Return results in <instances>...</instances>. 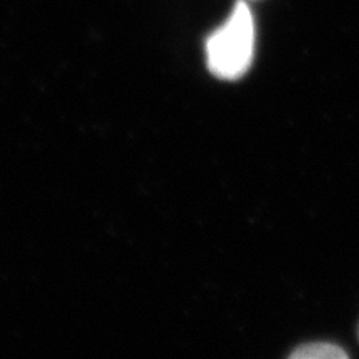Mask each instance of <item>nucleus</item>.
<instances>
[{
  "instance_id": "nucleus-1",
  "label": "nucleus",
  "mask_w": 359,
  "mask_h": 359,
  "mask_svg": "<svg viewBox=\"0 0 359 359\" xmlns=\"http://www.w3.org/2000/svg\"><path fill=\"white\" fill-rule=\"evenodd\" d=\"M255 55V20L245 2L206 40V64L215 77L236 80L248 72Z\"/></svg>"
},
{
  "instance_id": "nucleus-2",
  "label": "nucleus",
  "mask_w": 359,
  "mask_h": 359,
  "mask_svg": "<svg viewBox=\"0 0 359 359\" xmlns=\"http://www.w3.org/2000/svg\"><path fill=\"white\" fill-rule=\"evenodd\" d=\"M291 359H344L346 351L331 343H309L290 354Z\"/></svg>"
}]
</instances>
